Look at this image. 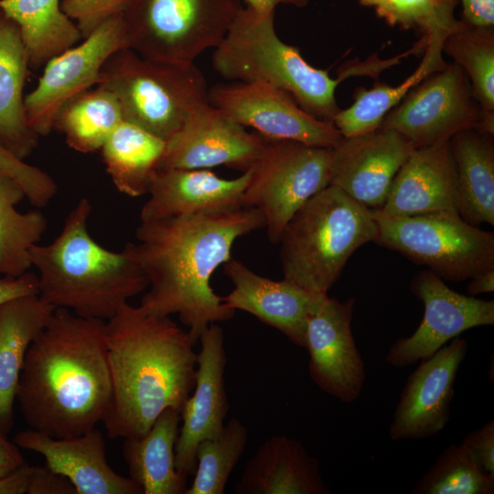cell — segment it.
I'll return each mask as SVG.
<instances>
[{
  "label": "cell",
  "instance_id": "obj_43",
  "mask_svg": "<svg viewBox=\"0 0 494 494\" xmlns=\"http://www.w3.org/2000/svg\"><path fill=\"white\" fill-rule=\"evenodd\" d=\"M462 6L463 23L479 27H494V0H457Z\"/></svg>",
  "mask_w": 494,
  "mask_h": 494
},
{
  "label": "cell",
  "instance_id": "obj_25",
  "mask_svg": "<svg viewBox=\"0 0 494 494\" xmlns=\"http://www.w3.org/2000/svg\"><path fill=\"white\" fill-rule=\"evenodd\" d=\"M55 309L38 295L0 305V431L5 435L14 425V403L27 350Z\"/></svg>",
  "mask_w": 494,
  "mask_h": 494
},
{
  "label": "cell",
  "instance_id": "obj_16",
  "mask_svg": "<svg viewBox=\"0 0 494 494\" xmlns=\"http://www.w3.org/2000/svg\"><path fill=\"white\" fill-rule=\"evenodd\" d=\"M467 350V340L456 337L421 360L400 393L388 430L392 440L427 438L446 427L456 373Z\"/></svg>",
  "mask_w": 494,
  "mask_h": 494
},
{
  "label": "cell",
  "instance_id": "obj_9",
  "mask_svg": "<svg viewBox=\"0 0 494 494\" xmlns=\"http://www.w3.org/2000/svg\"><path fill=\"white\" fill-rule=\"evenodd\" d=\"M374 242L424 265L443 280L464 281L494 269V234L456 210L386 217L375 210Z\"/></svg>",
  "mask_w": 494,
  "mask_h": 494
},
{
  "label": "cell",
  "instance_id": "obj_20",
  "mask_svg": "<svg viewBox=\"0 0 494 494\" xmlns=\"http://www.w3.org/2000/svg\"><path fill=\"white\" fill-rule=\"evenodd\" d=\"M233 289L221 301L230 309L242 310L305 348L309 317L328 295L313 294L285 278L274 281L260 275L241 261L223 264Z\"/></svg>",
  "mask_w": 494,
  "mask_h": 494
},
{
  "label": "cell",
  "instance_id": "obj_38",
  "mask_svg": "<svg viewBox=\"0 0 494 494\" xmlns=\"http://www.w3.org/2000/svg\"><path fill=\"white\" fill-rule=\"evenodd\" d=\"M0 172L14 178L34 207H42L55 196L56 181L42 169L26 163L0 145Z\"/></svg>",
  "mask_w": 494,
  "mask_h": 494
},
{
  "label": "cell",
  "instance_id": "obj_18",
  "mask_svg": "<svg viewBox=\"0 0 494 494\" xmlns=\"http://www.w3.org/2000/svg\"><path fill=\"white\" fill-rule=\"evenodd\" d=\"M193 394L180 412L182 424L175 446L176 467L188 477L196 471L199 444L217 435L229 410L224 371L227 363L222 328L210 324L200 335Z\"/></svg>",
  "mask_w": 494,
  "mask_h": 494
},
{
  "label": "cell",
  "instance_id": "obj_14",
  "mask_svg": "<svg viewBox=\"0 0 494 494\" xmlns=\"http://www.w3.org/2000/svg\"><path fill=\"white\" fill-rule=\"evenodd\" d=\"M410 290L424 304L423 319L415 331L395 340L385 360L405 368L431 357L461 333L494 324V301L461 295L430 270L419 272Z\"/></svg>",
  "mask_w": 494,
  "mask_h": 494
},
{
  "label": "cell",
  "instance_id": "obj_47",
  "mask_svg": "<svg viewBox=\"0 0 494 494\" xmlns=\"http://www.w3.org/2000/svg\"><path fill=\"white\" fill-rule=\"evenodd\" d=\"M467 290L471 296L492 293L494 291V269L470 278Z\"/></svg>",
  "mask_w": 494,
  "mask_h": 494
},
{
  "label": "cell",
  "instance_id": "obj_40",
  "mask_svg": "<svg viewBox=\"0 0 494 494\" xmlns=\"http://www.w3.org/2000/svg\"><path fill=\"white\" fill-rule=\"evenodd\" d=\"M470 453L478 467L494 476V421L469 433L461 443Z\"/></svg>",
  "mask_w": 494,
  "mask_h": 494
},
{
  "label": "cell",
  "instance_id": "obj_32",
  "mask_svg": "<svg viewBox=\"0 0 494 494\" xmlns=\"http://www.w3.org/2000/svg\"><path fill=\"white\" fill-rule=\"evenodd\" d=\"M123 121L114 95L96 87L68 102L58 113L53 130L63 134L66 143L73 150L88 154L101 150Z\"/></svg>",
  "mask_w": 494,
  "mask_h": 494
},
{
  "label": "cell",
  "instance_id": "obj_37",
  "mask_svg": "<svg viewBox=\"0 0 494 494\" xmlns=\"http://www.w3.org/2000/svg\"><path fill=\"white\" fill-rule=\"evenodd\" d=\"M413 494H493L494 476L483 471L462 445H451L412 489Z\"/></svg>",
  "mask_w": 494,
  "mask_h": 494
},
{
  "label": "cell",
  "instance_id": "obj_29",
  "mask_svg": "<svg viewBox=\"0 0 494 494\" xmlns=\"http://www.w3.org/2000/svg\"><path fill=\"white\" fill-rule=\"evenodd\" d=\"M165 147L164 140L123 121L104 142L101 151L106 171L117 190L137 198L148 193Z\"/></svg>",
  "mask_w": 494,
  "mask_h": 494
},
{
  "label": "cell",
  "instance_id": "obj_31",
  "mask_svg": "<svg viewBox=\"0 0 494 494\" xmlns=\"http://www.w3.org/2000/svg\"><path fill=\"white\" fill-rule=\"evenodd\" d=\"M0 9L19 27L31 69L45 65L82 38L59 0H0Z\"/></svg>",
  "mask_w": 494,
  "mask_h": 494
},
{
  "label": "cell",
  "instance_id": "obj_46",
  "mask_svg": "<svg viewBox=\"0 0 494 494\" xmlns=\"http://www.w3.org/2000/svg\"><path fill=\"white\" fill-rule=\"evenodd\" d=\"M246 6L259 14H270L275 12L279 5H290L296 7L306 6L310 0H244Z\"/></svg>",
  "mask_w": 494,
  "mask_h": 494
},
{
  "label": "cell",
  "instance_id": "obj_35",
  "mask_svg": "<svg viewBox=\"0 0 494 494\" xmlns=\"http://www.w3.org/2000/svg\"><path fill=\"white\" fill-rule=\"evenodd\" d=\"M247 442L248 430L236 417L217 435L201 441L196 451L194 478L185 494H223Z\"/></svg>",
  "mask_w": 494,
  "mask_h": 494
},
{
  "label": "cell",
  "instance_id": "obj_15",
  "mask_svg": "<svg viewBox=\"0 0 494 494\" xmlns=\"http://www.w3.org/2000/svg\"><path fill=\"white\" fill-rule=\"evenodd\" d=\"M265 145L264 137L247 132L208 102L166 142L158 169H209L223 166L245 172L257 162Z\"/></svg>",
  "mask_w": 494,
  "mask_h": 494
},
{
  "label": "cell",
  "instance_id": "obj_17",
  "mask_svg": "<svg viewBox=\"0 0 494 494\" xmlns=\"http://www.w3.org/2000/svg\"><path fill=\"white\" fill-rule=\"evenodd\" d=\"M355 300L327 297L309 317L305 349L313 382L324 392L350 403L366 381L365 364L351 330Z\"/></svg>",
  "mask_w": 494,
  "mask_h": 494
},
{
  "label": "cell",
  "instance_id": "obj_10",
  "mask_svg": "<svg viewBox=\"0 0 494 494\" xmlns=\"http://www.w3.org/2000/svg\"><path fill=\"white\" fill-rule=\"evenodd\" d=\"M332 162L333 148L266 139L242 201L262 213L271 242L278 243L296 210L330 185Z\"/></svg>",
  "mask_w": 494,
  "mask_h": 494
},
{
  "label": "cell",
  "instance_id": "obj_30",
  "mask_svg": "<svg viewBox=\"0 0 494 494\" xmlns=\"http://www.w3.org/2000/svg\"><path fill=\"white\" fill-rule=\"evenodd\" d=\"M444 39L435 38L427 43L419 66L399 85L380 82L371 89L359 88L354 94L353 103L340 109L333 119L341 135L348 138L378 130L385 115L413 88L446 66L442 51Z\"/></svg>",
  "mask_w": 494,
  "mask_h": 494
},
{
  "label": "cell",
  "instance_id": "obj_22",
  "mask_svg": "<svg viewBox=\"0 0 494 494\" xmlns=\"http://www.w3.org/2000/svg\"><path fill=\"white\" fill-rule=\"evenodd\" d=\"M252 167L231 179L220 177L204 168L157 169L149 186V198L141 209L140 220L240 209L243 207Z\"/></svg>",
  "mask_w": 494,
  "mask_h": 494
},
{
  "label": "cell",
  "instance_id": "obj_12",
  "mask_svg": "<svg viewBox=\"0 0 494 494\" xmlns=\"http://www.w3.org/2000/svg\"><path fill=\"white\" fill-rule=\"evenodd\" d=\"M127 48L123 15H114L84 41L53 57L37 87L24 98L27 124L40 137L53 130L59 110L71 99L97 85L102 68L119 49Z\"/></svg>",
  "mask_w": 494,
  "mask_h": 494
},
{
  "label": "cell",
  "instance_id": "obj_26",
  "mask_svg": "<svg viewBox=\"0 0 494 494\" xmlns=\"http://www.w3.org/2000/svg\"><path fill=\"white\" fill-rule=\"evenodd\" d=\"M28 58L17 24L0 9V145L24 160L39 136L27 124L23 90Z\"/></svg>",
  "mask_w": 494,
  "mask_h": 494
},
{
  "label": "cell",
  "instance_id": "obj_41",
  "mask_svg": "<svg viewBox=\"0 0 494 494\" xmlns=\"http://www.w3.org/2000/svg\"><path fill=\"white\" fill-rule=\"evenodd\" d=\"M27 494H77L65 477L52 471L46 465L32 467Z\"/></svg>",
  "mask_w": 494,
  "mask_h": 494
},
{
  "label": "cell",
  "instance_id": "obj_4",
  "mask_svg": "<svg viewBox=\"0 0 494 494\" xmlns=\"http://www.w3.org/2000/svg\"><path fill=\"white\" fill-rule=\"evenodd\" d=\"M91 201L83 197L66 217L59 235L29 251L37 272L38 296L55 308L107 321L129 299L148 287V280L129 244L110 251L90 234Z\"/></svg>",
  "mask_w": 494,
  "mask_h": 494
},
{
  "label": "cell",
  "instance_id": "obj_24",
  "mask_svg": "<svg viewBox=\"0 0 494 494\" xmlns=\"http://www.w3.org/2000/svg\"><path fill=\"white\" fill-rule=\"evenodd\" d=\"M238 494H329L318 460L302 443L284 435L264 441L246 464Z\"/></svg>",
  "mask_w": 494,
  "mask_h": 494
},
{
  "label": "cell",
  "instance_id": "obj_13",
  "mask_svg": "<svg viewBox=\"0 0 494 494\" xmlns=\"http://www.w3.org/2000/svg\"><path fill=\"white\" fill-rule=\"evenodd\" d=\"M208 101L266 139L334 148L344 138L332 122L312 116L288 92L272 85L241 81L215 84L209 88Z\"/></svg>",
  "mask_w": 494,
  "mask_h": 494
},
{
  "label": "cell",
  "instance_id": "obj_34",
  "mask_svg": "<svg viewBox=\"0 0 494 494\" xmlns=\"http://www.w3.org/2000/svg\"><path fill=\"white\" fill-rule=\"evenodd\" d=\"M442 51L466 72L484 113L483 132L494 134V27L461 21L445 38Z\"/></svg>",
  "mask_w": 494,
  "mask_h": 494
},
{
  "label": "cell",
  "instance_id": "obj_28",
  "mask_svg": "<svg viewBox=\"0 0 494 494\" xmlns=\"http://www.w3.org/2000/svg\"><path fill=\"white\" fill-rule=\"evenodd\" d=\"M456 177V209L471 225H494V134L476 129L450 139Z\"/></svg>",
  "mask_w": 494,
  "mask_h": 494
},
{
  "label": "cell",
  "instance_id": "obj_42",
  "mask_svg": "<svg viewBox=\"0 0 494 494\" xmlns=\"http://www.w3.org/2000/svg\"><path fill=\"white\" fill-rule=\"evenodd\" d=\"M38 295L37 274L27 271L19 276L0 275V305L11 299Z\"/></svg>",
  "mask_w": 494,
  "mask_h": 494
},
{
  "label": "cell",
  "instance_id": "obj_8",
  "mask_svg": "<svg viewBox=\"0 0 494 494\" xmlns=\"http://www.w3.org/2000/svg\"><path fill=\"white\" fill-rule=\"evenodd\" d=\"M242 7L239 0H128L127 48L156 61L194 63L221 42Z\"/></svg>",
  "mask_w": 494,
  "mask_h": 494
},
{
  "label": "cell",
  "instance_id": "obj_23",
  "mask_svg": "<svg viewBox=\"0 0 494 494\" xmlns=\"http://www.w3.org/2000/svg\"><path fill=\"white\" fill-rule=\"evenodd\" d=\"M456 177L450 140L414 148L392 183L384 205L386 217H404L456 210Z\"/></svg>",
  "mask_w": 494,
  "mask_h": 494
},
{
  "label": "cell",
  "instance_id": "obj_3",
  "mask_svg": "<svg viewBox=\"0 0 494 494\" xmlns=\"http://www.w3.org/2000/svg\"><path fill=\"white\" fill-rule=\"evenodd\" d=\"M105 339L112 396L102 423L110 438L144 435L166 409L181 412L197 369L188 331L126 303L105 321Z\"/></svg>",
  "mask_w": 494,
  "mask_h": 494
},
{
  "label": "cell",
  "instance_id": "obj_21",
  "mask_svg": "<svg viewBox=\"0 0 494 494\" xmlns=\"http://www.w3.org/2000/svg\"><path fill=\"white\" fill-rule=\"evenodd\" d=\"M13 441L19 448L42 456L45 465L68 478L77 494L143 493L139 485L109 465L103 435L96 427L64 438L29 428L16 433Z\"/></svg>",
  "mask_w": 494,
  "mask_h": 494
},
{
  "label": "cell",
  "instance_id": "obj_33",
  "mask_svg": "<svg viewBox=\"0 0 494 494\" xmlns=\"http://www.w3.org/2000/svg\"><path fill=\"white\" fill-rule=\"evenodd\" d=\"M21 186L0 172V275L19 276L31 268L29 251L39 243L48 220L39 210L19 212Z\"/></svg>",
  "mask_w": 494,
  "mask_h": 494
},
{
  "label": "cell",
  "instance_id": "obj_6",
  "mask_svg": "<svg viewBox=\"0 0 494 494\" xmlns=\"http://www.w3.org/2000/svg\"><path fill=\"white\" fill-rule=\"evenodd\" d=\"M377 234L375 210L329 185L298 209L282 231L284 278L328 295L353 252Z\"/></svg>",
  "mask_w": 494,
  "mask_h": 494
},
{
  "label": "cell",
  "instance_id": "obj_44",
  "mask_svg": "<svg viewBox=\"0 0 494 494\" xmlns=\"http://www.w3.org/2000/svg\"><path fill=\"white\" fill-rule=\"evenodd\" d=\"M32 466L26 461L18 467L0 478V494L27 493Z\"/></svg>",
  "mask_w": 494,
  "mask_h": 494
},
{
  "label": "cell",
  "instance_id": "obj_7",
  "mask_svg": "<svg viewBox=\"0 0 494 494\" xmlns=\"http://www.w3.org/2000/svg\"><path fill=\"white\" fill-rule=\"evenodd\" d=\"M97 87L114 95L124 121L165 142L209 102L207 81L195 63L156 61L128 48L106 60Z\"/></svg>",
  "mask_w": 494,
  "mask_h": 494
},
{
  "label": "cell",
  "instance_id": "obj_5",
  "mask_svg": "<svg viewBox=\"0 0 494 494\" xmlns=\"http://www.w3.org/2000/svg\"><path fill=\"white\" fill-rule=\"evenodd\" d=\"M274 13L242 6L214 48V70L227 81L280 88L312 116L333 123L340 110L336 89L346 77L333 79L328 70L305 60L297 47L285 43L275 32Z\"/></svg>",
  "mask_w": 494,
  "mask_h": 494
},
{
  "label": "cell",
  "instance_id": "obj_39",
  "mask_svg": "<svg viewBox=\"0 0 494 494\" xmlns=\"http://www.w3.org/2000/svg\"><path fill=\"white\" fill-rule=\"evenodd\" d=\"M128 0H62V12L72 20L82 38L109 17L124 12Z\"/></svg>",
  "mask_w": 494,
  "mask_h": 494
},
{
  "label": "cell",
  "instance_id": "obj_27",
  "mask_svg": "<svg viewBox=\"0 0 494 494\" xmlns=\"http://www.w3.org/2000/svg\"><path fill=\"white\" fill-rule=\"evenodd\" d=\"M180 413L168 408L138 437L124 438L122 453L129 478L144 494H185L186 476L176 467L175 446Z\"/></svg>",
  "mask_w": 494,
  "mask_h": 494
},
{
  "label": "cell",
  "instance_id": "obj_36",
  "mask_svg": "<svg viewBox=\"0 0 494 494\" xmlns=\"http://www.w3.org/2000/svg\"><path fill=\"white\" fill-rule=\"evenodd\" d=\"M387 24L419 33L424 44L445 38L461 21L455 17L457 0H358Z\"/></svg>",
  "mask_w": 494,
  "mask_h": 494
},
{
  "label": "cell",
  "instance_id": "obj_1",
  "mask_svg": "<svg viewBox=\"0 0 494 494\" xmlns=\"http://www.w3.org/2000/svg\"><path fill=\"white\" fill-rule=\"evenodd\" d=\"M265 228L253 207L141 221L131 252L148 280L139 307L156 317L177 315L197 344L213 323L235 311L215 294L210 279L231 258L237 239Z\"/></svg>",
  "mask_w": 494,
  "mask_h": 494
},
{
  "label": "cell",
  "instance_id": "obj_2",
  "mask_svg": "<svg viewBox=\"0 0 494 494\" xmlns=\"http://www.w3.org/2000/svg\"><path fill=\"white\" fill-rule=\"evenodd\" d=\"M111 396L105 321L56 308L25 356L16 396L25 422L77 436L102 422Z\"/></svg>",
  "mask_w": 494,
  "mask_h": 494
},
{
  "label": "cell",
  "instance_id": "obj_45",
  "mask_svg": "<svg viewBox=\"0 0 494 494\" xmlns=\"http://www.w3.org/2000/svg\"><path fill=\"white\" fill-rule=\"evenodd\" d=\"M25 462L19 447L0 431V478L10 473Z\"/></svg>",
  "mask_w": 494,
  "mask_h": 494
},
{
  "label": "cell",
  "instance_id": "obj_19",
  "mask_svg": "<svg viewBox=\"0 0 494 494\" xmlns=\"http://www.w3.org/2000/svg\"><path fill=\"white\" fill-rule=\"evenodd\" d=\"M414 148L392 130L343 138L333 148L331 183L374 210L385 203L398 170Z\"/></svg>",
  "mask_w": 494,
  "mask_h": 494
},
{
  "label": "cell",
  "instance_id": "obj_11",
  "mask_svg": "<svg viewBox=\"0 0 494 494\" xmlns=\"http://www.w3.org/2000/svg\"><path fill=\"white\" fill-rule=\"evenodd\" d=\"M484 113L466 72L446 63L413 88L383 118L379 129L392 130L413 148L449 141L456 134L483 132Z\"/></svg>",
  "mask_w": 494,
  "mask_h": 494
}]
</instances>
